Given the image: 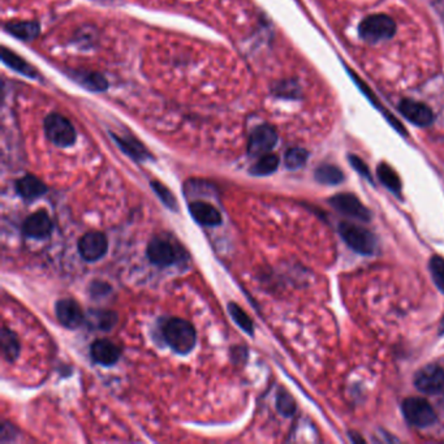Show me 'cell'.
Returning a JSON list of instances; mask_svg holds the SVG:
<instances>
[{
    "label": "cell",
    "instance_id": "obj_4",
    "mask_svg": "<svg viewBox=\"0 0 444 444\" xmlns=\"http://www.w3.org/2000/svg\"><path fill=\"white\" fill-rule=\"evenodd\" d=\"M45 133L47 138L59 147H68L76 141L74 127L60 114H50L45 119Z\"/></svg>",
    "mask_w": 444,
    "mask_h": 444
},
{
    "label": "cell",
    "instance_id": "obj_28",
    "mask_svg": "<svg viewBox=\"0 0 444 444\" xmlns=\"http://www.w3.org/2000/svg\"><path fill=\"white\" fill-rule=\"evenodd\" d=\"M429 267H430V272H431V276H433V281L436 283V287L442 293H444V258L439 257V255L433 257L430 260Z\"/></svg>",
    "mask_w": 444,
    "mask_h": 444
},
{
    "label": "cell",
    "instance_id": "obj_29",
    "mask_svg": "<svg viewBox=\"0 0 444 444\" xmlns=\"http://www.w3.org/2000/svg\"><path fill=\"white\" fill-rule=\"evenodd\" d=\"M276 408L283 416L290 417V416H293V413L296 410V404H295V400L292 399L290 393L281 392L278 395V399H276Z\"/></svg>",
    "mask_w": 444,
    "mask_h": 444
},
{
    "label": "cell",
    "instance_id": "obj_19",
    "mask_svg": "<svg viewBox=\"0 0 444 444\" xmlns=\"http://www.w3.org/2000/svg\"><path fill=\"white\" fill-rule=\"evenodd\" d=\"M6 29L9 34L16 36L21 41H33L39 36L41 27L36 21H18V22H8Z\"/></svg>",
    "mask_w": 444,
    "mask_h": 444
},
{
    "label": "cell",
    "instance_id": "obj_25",
    "mask_svg": "<svg viewBox=\"0 0 444 444\" xmlns=\"http://www.w3.org/2000/svg\"><path fill=\"white\" fill-rule=\"evenodd\" d=\"M228 313H229V316L232 317V319L235 321L237 326L243 328L246 334L253 335V321L249 318V316L245 313L243 309L240 308L238 305H236L235 302H229L228 304Z\"/></svg>",
    "mask_w": 444,
    "mask_h": 444
},
{
    "label": "cell",
    "instance_id": "obj_9",
    "mask_svg": "<svg viewBox=\"0 0 444 444\" xmlns=\"http://www.w3.org/2000/svg\"><path fill=\"white\" fill-rule=\"evenodd\" d=\"M415 384L424 393H439L444 390V370L438 365H427L418 370L415 377Z\"/></svg>",
    "mask_w": 444,
    "mask_h": 444
},
{
    "label": "cell",
    "instance_id": "obj_24",
    "mask_svg": "<svg viewBox=\"0 0 444 444\" xmlns=\"http://www.w3.org/2000/svg\"><path fill=\"white\" fill-rule=\"evenodd\" d=\"M279 167V158L276 155H262L258 162L250 168V173L254 176H267L275 173Z\"/></svg>",
    "mask_w": 444,
    "mask_h": 444
},
{
    "label": "cell",
    "instance_id": "obj_1",
    "mask_svg": "<svg viewBox=\"0 0 444 444\" xmlns=\"http://www.w3.org/2000/svg\"><path fill=\"white\" fill-rule=\"evenodd\" d=\"M166 343L176 354H188L196 347L197 334L191 322L182 318H170L162 327Z\"/></svg>",
    "mask_w": 444,
    "mask_h": 444
},
{
    "label": "cell",
    "instance_id": "obj_30",
    "mask_svg": "<svg viewBox=\"0 0 444 444\" xmlns=\"http://www.w3.org/2000/svg\"><path fill=\"white\" fill-rule=\"evenodd\" d=\"M152 188L154 189L156 196L161 199L164 205L171 210H176V199L168 188H166L163 184L159 182H152Z\"/></svg>",
    "mask_w": 444,
    "mask_h": 444
},
{
    "label": "cell",
    "instance_id": "obj_8",
    "mask_svg": "<svg viewBox=\"0 0 444 444\" xmlns=\"http://www.w3.org/2000/svg\"><path fill=\"white\" fill-rule=\"evenodd\" d=\"M109 241L102 232H89L79 241V253L88 262H95L107 253Z\"/></svg>",
    "mask_w": 444,
    "mask_h": 444
},
{
    "label": "cell",
    "instance_id": "obj_18",
    "mask_svg": "<svg viewBox=\"0 0 444 444\" xmlns=\"http://www.w3.org/2000/svg\"><path fill=\"white\" fill-rule=\"evenodd\" d=\"M112 138L126 154L129 155L132 159H135L137 162H142V161H146L147 158H150L145 146L135 138L118 136V135H112Z\"/></svg>",
    "mask_w": 444,
    "mask_h": 444
},
{
    "label": "cell",
    "instance_id": "obj_11",
    "mask_svg": "<svg viewBox=\"0 0 444 444\" xmlns=\"http://www.w3.org/2000/svg\"><path fill=\"white\" fill-rule=\"evenodd\" d=\"M400 112L418 127H429L434 121V114L425 103L417 100H404L400 102Z\"/></svg>",
    "mask_w": 444,
    "mask_h": 444
},
{
    "label": "cell",
    "instance_id": "obj_32",
    "mask_svg": "<svg viewBox=\"0 0 444 444\" xmlns=\"http://www.w3.org/2000/svg\"><path fill=\"white\" fill-rule=\"evenodd\" d=\"M349 161H351V163H352L354 170H356L357 173H361L368 180L372 182V175L369 173V168H368V166L365 164L363 159L357 158V156H354V155H351V156H349Z\"/></svg>",
    "mask_w": 444,
    "mask_h": 444
},
{
    "label": "cell",
    "instance_id": "obj_6",
    "mask_svg": "<svg viewBox=\"0 0 444 444\" xmlns=\"http://www.w3.org/2000/svg\"><path fill=\"white\" fill-rule=\"evenodd\" d=\"M278 142V133L270 126H260L255 128L249 137L248 154L253 158H261L269 154Z\"/></svg>",
    "mask_w": 444,
    "mask_h": 444
},
{
    "label": "cell",
    "instance_id": "obj_3",
    "mask_svg": "<svg viewBox=\"0 0 444 444\" xmlns=\"http://www.w3.org/2000/svg\"><path fill=\"white\" fill-rule=\"evenodd\" d=\"M339 232L347 245L357 253L370 255L377 248V240L370 231L354 223L343 222L339 226Z\"/></svg>",
    "mask_w": 444,
    "mask_h": 444
},
{
    "label": "cell",
    "instance_id": "obj_20",
    "mask_svg": "<svg viewBox=\"0 0 444 444\" xmlns=\"http://www.w3.org/2000/svg\"><path fill=\"white\" fill-rule=\"evenodd\" d=\"M1 354L3 358L8 363H13L18 360V354L21 351L20 342H18V336L11 331L8 328H3L1 330Z\"/></svg>",
    "mask_w": 444,
    "mask_h": 444
},
{
    "label": "cell",
    "instance_id": "obj_2",
    "mask_svg": "<svg viewBox=\"0 0 444 444\" xmlns=\"http://www.w3.org/2000/svg\"><path fill=\"white\" fill-rule=\"evenodd\" d=\"M358 32L363 41L377 43L392 38L396 32V24L387 15H372L363 20Z\"/></svg>",
    "mask_w": 444,
    "mask_h": 444
},
{
    "label": "cell",
    "instance_id": "obj_7",
    "mask_svg": "<svg viewBox=\"0 0 444 444\" xmlns=\"http://www.w3.org/2000/svg\"><path fill=\"white\" fill-rule=\"evenodd\" d=\"M146 254L149 261L159 267H168L177 262L180 258L179 250L168 240L161 237H155L149 243Z\"/></svg>",
    "mask_w": 444,
    "mask_h": 444
},
{
    "label": "cell",
    "instance_id": "obj_13",
    "mask_svg": "<svg viewBox=\"0 0 444 444\" xmlns=\"http://www.w3.org/2000/svg\"><path fill=\"white\" fill-rule=\"evenodd\" d=\"M22 232L27 237L46 238L53 232V220L45 210H39L25 219L22 224Z\"/></svg>",
    "mask_w": 444,
    "mask_h": 444
},
{
    "label": "cell",
    "instance_id": "obj_21",
    "mask_svg": "<svg viewBox=\"0 0 444 444\" xmlns=\"http://www.w3.org/2000/svg\"><path fill=\"white\" fill-rule=\"evenodd\" d=\"M74 79L81 86L91 91H105L109 88L107 80L95 72H74Z\"/></svg>",
    "mask_w": 444,
    "mask_h": 444
},
{
    "label": "cell",
    "instance_id": "obj_22",
    "mask_svg": "<svg viewBox=\"0 0 444 444\" xmlns=\"http://www.w3.org/2000/svg\"><path fill=\"white\" fill-rule=\"evenodd\" d=\"M88 322L93 328H98L100 331H109L116 323V314L109 310H90Z\"/></svg>",
    "mask_w": 444,
    "mask_h": 444
},
{
    "label": "cell",
    "instance_id": "obj_5",
    "mask_svg": "<svg viewBox=\"0 0 444 444\" xmlns=\"http://www.w3.org/2000/svg\"><path fill=\"white\" fill-rule=\"evenodd\" d=\"M404 417L410 425L416 427H429L434 425L436 415L433 407L422 398H408L403 403Z\"/></svg>",
    "mask_w": 444,
    "mask_h": 444
},
{
    "label": "cell",
    "instance_id": "obj_26",
    "mask_svg": "<svg viewBox=\"0 0 444 444\" xmlns=\"http://www.w3.org/2000/svg\"><path fill=\"white\" fill-rule=\"evenodd\" d=\"M378 176L381 179V182L390 189V191L399 194L401 191V182H400L398 173L393 171V168H391L389 164L382 163L378 167Z\"/></svg>",
    "mask_w": 444,
    "mask_h": 444
},
{
    "label": "cell",
    "instance_id": "obj_10",
    "mask_svg": "<svg viewBox=\"0 0 444 444\" xmlns=\"http://www.w3.org/2000/svg\"><path fill=\"white\" fill-rule=\"evenodd\" d=\"M330 203L334 209L347 217L358 219L363 222H368L370 219V211L363 206L361 201L351 193L336 194L335 197L330 200Z\"/></svg>",
    "mask_w": 444,
    "mask_h": 444
},
{
    "label": "cell",
    "instance_id": "obj_15",
    "mask_svg": "<svg viewBox=\"0 0 444 444\" xmlns=\"http://www.w3.org/2000/svg\"><path fill=\"white\" fill-rule=\"evenodd\" d=\"M191 217L202 226H219L222 223V215L213 205L203 201H196L189 205Z\"/></svg>",
    "mask_w": 444,
    "mask_h": 444
},
{
    "label": "cell",
    "instance_id": "obj_31",
    "mask_svg": "<svg viewBox=\"0 0 444 444\" xmlns=\"http://www.w3.org/2000/svg\"><path fill=\"white\" fill-rule=\"evenodd\" d=\"M349 72H351V71H349ZM351 74H352V77H354V81H356V83L358 85V88H360V89H361V90H363V93H365V94H366V95L369 97V100H372V102L375 103V106H377L378 109H381L382 111H384V109H382V105H379L378 102H375V100H374V94H372V91L370 90L369 88H366V86H365V83H363V80H360L358 77H356V76H354V73L351 72ZM384 112H386V111H384ZM386 115H387V119L390 120V123H392V124H393V127L396 128V129H398L399 132H403V133H405L404 128H403V126L400 124L399 121H398L396 119L393 118V116H392V115H390V114H387V112H386Z\"/></svg>",
    "mask_w": 444,
    "mask_h": 444
},
{
    "label": "cell",
    "instance_id": "obj_23",
    "mask_svg": "<svg viewBox=\"0 0 444 444\" xmlns=\"http://www.w3.org/2000/svg\"><path fill=\"white\" fill-rule=\"evenodd\" d=\"M316 179L321 184L337 185L344 180V175L342 173V170H339L332 164H322L316 170Z\"/></svg>",
    "mask_w": 444,
    "mask_h": 444
},
{
    "label": "cell",
    "instance_id": "obj_16",
    "mask_svg": "<svg viewBox=\"0 0 444 444\" xmlns=\"http://www.w3.org/2000/svg\"><path fill=\"white\" fill-rule=\"evenodd\" d=\"M16 191L27 201H33L42 197L47 191V187L38 177L27 175L16 182Z\"/></svg>",
    "mask_w": 444,
    "mask_h": 444
},
{
    "label": "cell",
    "instance_id": "obj_17",
    "mask_svg": "<svg viewBox=\"0 0 444 444\" xmlns=\"http://www.w3.org/2000/svg\"><path fill=\"white\" fill-rule=\"evenodd\" d=\"M1 60L11 69H13L15 72L20 73V74H24L27 77H32V79H36L38 76V72L34 67H32L25 59L15 54L13 51L7 50L6 47L1 48Z\"/></svg>",
    "mask_w": 444,
    "mask_h": 444
},
{
    "label": "cell",
    "instance_id": "obj_34",
    "mask_svg": "<svg viewBox=\"0 0 444 444\" xmlns=\"http://www.w3.org/2000/svg\"><path fill=\"white\" fill-rule=\"evenodd\" d=\"M439 330H440V334H444V317L443 319H442V323H440V328H439Z\"/></svg>",
    "mask_w": 444,
    "mask_h": 444
},
{
    "label": "cell",
    "instance_id": "obj_12",
    "mask_svg": "<svg viewBox=\"0 0 444 444\" xmlns=\"http://www.w3.org/2000/svg\"><path fill=\"white\" fill-rule=\"evenodd\" d=\"M55 313H56V317L59 319V322L69 330H74V328L81 326L82 322L85 319L80 305L72 299H63L58 301L56 307H55Z\"/></svg>",
    "mask_w": 444,
    "mask_h": 444
},
{
    "label": "cell",
    "instance_id": "obj_33",
    "mask_svg": "<svg viewBox=\"0 0 444 444\" xmlns=\"http://www.w3.org/2000/svg\"><path fill=\"white\" fill-rule=\"evenodd\" d=\"M91 295L93 296H98V295H106L109 290H111V287L107 285L106 283H102V281H95L91 285Z\"/></svg>",
    "mask_w": 444,
    "mask_h": 444
},
{
    "label": "cell",
    "instance_id": "obj_27",
    "mask_svg": "<svg viewBox=\"0 0 444 444\" xmlns=\"http://www.w3.org/2000/svg\"><path fill=\"white\" fill-rule=\"evenodd\" d=\"M308 156L309 154L307 150L300 149V147H293V149H290V150L285 153L284 162H285L287 168H290V170H299L304 164L307 163Z\"/></svg>",
    "mask_w": 444,
    "mask_h": 444
},
{
    "label": "cell",
    "instance_id": "obj_14",
    "mask_svg": "<svg viewBox=\"0 0 444 444\" xmlns=\"http://www.w3.org/2000/svg\"><path fill=\"white\" fill-rule=\"evenodd\" d=\"M91 357L93 360L103 366H112L118 363L121 352L118 345L109 340H97L91 345Z\"/></svg>",
    "mask_w": 444,
    "mask_h": 444
}]
</instances>
